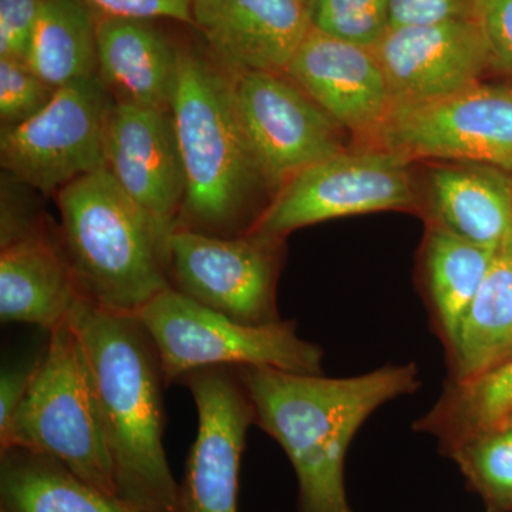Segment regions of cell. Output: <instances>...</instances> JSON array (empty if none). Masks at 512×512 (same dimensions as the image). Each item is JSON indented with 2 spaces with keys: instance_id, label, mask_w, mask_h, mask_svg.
<instances>
[{
  "instance_id": "obj_26",
  "label": "cell",
  "mask_w": 512,
  "mask_h": 512,
  "mask_svg": "<svg viewBox=\"0 0 512 512\" xmlns=\"http://www.w3.org/2000/svg\"><path fill=\"white\" fill-rule=\"evenodd\" d=\"M312 28L369 47L389 29L390 0H309Z\"/></svg>"
},
{
  "instance_id": "obj_15",
  "label": "cell",
  "mask_w": 512,
  "mask_h": 512,
  "mask_svg": "<svg viewBox=\"0 0 512 512\" xmlns=\"http://www.w3.org/2000/svg\"><path fill=\"white\" fill-rule=\"evenodd\" d=\"M340 127L375 140L393 100L372 49L311 29L285 72Z\"/></svg>"
},
{
  "instance_id": "obj_10",
  "label": "cell",
  "mask_w": 512,
  "mask_h": 512,
  "mask_svg": "<svg viewBox=\"0 0 512 512\" xmlns=\"http://www.w3.org/2000/svg\"><path fill=\"white\" fill-rule=\"evenodd\" d=\"M375 140L410 160L481 163L512 174V87L480 82L446 99L393 107Z\"/></svg>"
},
{
  "instance_id": "obj_31",
  "label": "cell",
  "mask_w": 512,
  "mask_h": 512,
  "mask_svg": "<svg viewBox=\"0 0 512 512\" xmlns=\"http://www.w3.org/2000/svg\"><path fill=\"white\" fill-rule=\"evenodd\" d=\"M97 16L174 19L192 25V0H83Z\"/></svg>"
},
{
  "instance_id": "obj_30",
  "label": "cell",
  "mask_w": 512,
  "mask_h": 512,
  "mask_svg": "<svg viewBox=\"0 0 512 512\" xmlns=\"http://www.w3.org/2000/svg\"><path fill=\"white\" fill-rule=\"evenodd\" d=\"M474 0H390L389 29L471 19Z\"/></svg>"
},
{
  "instance_id": "obj_34",
  "label": "cell",
  "mask_w": 512,
  "mask_h": 512,
  "mask_svg": "<svg viewBox=\"0 0 512 512\" xmlns=\"http://www.w3.org/2000/svg\"><path fill=\"white\" fill-rule=\"evenodd\" d=\"M508 241L511 242L512 244V225H511V229H510V234H508V237H507Z\"/></svg>"
},
{
  "instance_id": "obj_6",
  "label": "cell",
  "mask_w": 512,
  "mask_h": 512,
  "mask_svg": "<svg viewBox=\"0 0 512 512\" xmlns=\"http://www.w3.org/2000/svg\"><path fill=\"white\" fill-rule=\"evenodd\" d=\"M136 316L156 345L167 386L205 367L322 373V349L299 338L293 322L247 325L192 301L174 288L165 289Z\"/></svg>"
},
{
  "instance_id": "obj_12",
  "label": "cell",
  "mask_w": 512,
  "mask_h": 512,
  "mask_svg": "<svg viewBox=\"0 0 512 512\" xmlns=\"http://www.w3.org/2000/svg\"><path fill=\"white\" fill-rule=\"evenodd\" d=\"M198 429L178 487L177 512H238L242 453L254 409L238 367H205L185 375Z\"/></svg>"
},
{
  "instance_id": "obj_18",
  "label": "cell",
  "mask_w": 512,
  "mask_h": 512,
  "mask_svg": "<svg viewBox=\"0 0 512 512\" xmlns=\"http://www.w3.org/2000/svg\"><path fill=\"white\" fill-rule=\"evenodd\" d=\"M97 76L117 104L171 110L178 47L151 20L97 18Z\"/></svg>"
},
{
  "instance_id": "obj_13",
  "label": "cell",
  "mask_w": 512,
  "mask_h": 512,
  "mask_svg": "<svg viewBox=\"0 0 512 512\" xmlns=\"http://www.w3.org/2000/svg\"><path fill=\"white\" fill-rule=\"evenodd\" d=\"M372 52L386 77L393 107L454 96L480 83L490 67L474 18L387 29Z\"/></svg>"
},
{
  "instance_id": "obj_17",
  "label": "cell",
  "mask_w": 512,
  "mask_h": 512,
  "mask_svg": "<svg viewBox=\"0 0 512 512\" xmlns=\"http://www.w3.org/2000/svg\"><path fill=\"white\" fill-rule=\"evenodd\" d=\"M60 235L43 229L0 247V319L49 330L82 299Z\"/></svg>"
},
{
  "instance_id": "obj_25",
  "label": "cell",
  "mask_w": 512,
  "mask_h": 512,
  "mask_svg": "<svg viewBox=\"0 0 512 512\" xmlns=\"http://www.w3.org/2000/svg\"><path fill=\"white\" fill-rule=\"evenodd\" d=\"M490 512L512 511V429L481 431L447 448Z\"/></svg>"
},
{
  "instance_id": "obj_19",
  "label": "cell",
  "mask_w": 512,
  "mask_h": 512,
  "mask_svg": "<svg viewBox=\"0 0 512 512\" xmlns=\"http://www.w3.org/2000/svg\"><path fill=\"white\" fill-rule=\"evenodd\" d=\"M431 204L441 227L500 248L512 225V174L493 165H444L430 175Z\"/></svg>"
},
{
  "instance_id": "obj_2",
  "label": "cell",
  "mask_w": 512,
  "mask_h": 512,
  "mask_svg": "<svg viewBox=\"0 0 512 512\" xmlns=\"http://www.w3.org/2000/svg\"><path fill=\"white\" fill-rule=\"evenodd\" d=\"M254 424L278 441L299 485L301 512H353L345 458L357 430L384 403L420 386L417 366H384L366 375H299L238 367Z\"/></svg>"
},
{
  "instance_id": "obj_27",
  "label": "cell",
  "mask_w": 512,
  "mask_h": 512,
  "mask_svg": "<svg viewBox=\"0 0 512 512\" xmlns=\"http://www.w3.org/2000/svg\"><path fill=\"white\" fill-rule=\"evenodd\" d=\"M26 62L0 57V121L18 126L45 109L56 93Z\"/></svg>"
},
{
  "instance_id": "obj_24",
  "label": "cell",
  "mask_w": 512,
  "mask_h": 512,
  "mask_svg": "<svg viewBox=\"0 0 512 512\" xmlns=\"http://www.w3.org/2000/svg\"><path fill=\"white\" fill-rule=\"evenodd\" d=\"M512 414V355L473 379L451 380L436 406L417 420L416 430L447 448L501 426Z\"/></svg>"
},
{
  "instance_id": "obj_5",
  "label": "cell",
  "mask_w": 512,
  "mask_h": 512,
  "mask_svg": "<svg viewBox=\"0 0 512 512\" xmlns=\"http://www.w3.org/2000/svg\"><path fill=\"white\" fill-rule=\"evenodd\" d=\"M6 448L56 458L86 483L117 498L92 376L69 320L50 332L25 399L0 431V451Z\"/></svg>"
},
{
  "instance_id": "obj_1",
  "label": "cell",
  "mask_w": 512,
  "mask_h": 512,
  "mask_svg": "<svg viewBox=\"0 0 512 512\" xmlns=\"http://www.w3.org/2000/svg\"><path fill=\"white\" fill-rule=\"evenodd\" d=\"M67 320L89 365L117 498L134 512H177L180 484L164 448L167 383L153 339L136 315L84 298Z\"/></svg>"
},
{
  "instance_id": "obj_9",
  "label": "cell",
  "mask_w": 512,
  "mask_h": 512,
  "mask_svg": "<svg viewBox=\"0 0 512 512\" xmlns=\"http://www.w3.org/2000/svg\"><path fill=\"white\" fill-rule=\"evenodd\" d=\"M231 77L239 120L266 187L281 190L305 168L345 151L342 127L286 74Z\"/></svg>"
},
{
  "instance_id": "obj_7",
  "label": "cell",
  "mask_w": 512,
  "mask_h": 512,
  "mask_svg": "<svg viewBox=\"0 0 512 512\" xmlns=\"http://www.w3.org/2000/svg\"><path fill=\"white\" fill-rule=\"evenodd\" d=\"M114 106L116 101L97 74L60 87L32 119L2 127L3 170L45 194L104 170Z\"/></svg>"
},
{
  "instance_id": "obj_20",
  "label": "cell",
  "mask_w": 512,
  "mask_h": 512,
  "mask_svg": "<svg viewBox=\"0 0 512 512\" xmlns=\"http://www.w3.org/2000/svg\"><path fill=\"white\" fill-rule=\"evenodd\" d=\"M0 512H134L73 474L56 458L0 451Z\"/></svg>"
},
{
  "instance_id": "obj_29",
  "label": "cell",
  "mask_w": 512,
  "mask_h": 512,
  "mask_svg": "<svg viewBox=\"0 0 512 512\" xmlns=\"http://www.w3.org/2000/svg\"><path fill=\"white\" fill-rule=\"evenodd\" d=\"M43 0H0V57L28 60Z\"/></svg>"
},
{
  "instance_id": "obj_32",
  "label": "cell",
  "mask_w": 512,
  "mask_h": 512,
  "mask_svg": "<svg viewBox=\"0 0 512 512\" xmlns=\"http://www.w3.org/2000/svg\"><path fill=\"white\" fill-rule=\"evenodd\" d=\"M39 357L30 365L5 370L2 373V377H0V431L8 426L19 404L25 399L33 377H35Z\"/></svg>"
},
{
  "instance_id": "obj_8",
  "label": "cell",
  "mask_w": 512,
  "mask_h": 512,
  "mask_svg": "<svg viewBox=\"0 0 512 512\" xmlns=\"http://www.w3.org/2000/svg\"><path fill=\"white\" fill-rule=\"evenodd\" d=\"M410 158L377 147L336 154L305 168L279 190L247 234L281 241L295 229L416 202Z\"/></svg>"
},
{
  "instance_id": "obj_14",
  "label": "cell",
  "mask_w": 512,
  "mask_h": 512,
  "mask_svg": "<svg viewBox=\"0 0 512 512\" xmlns=\"http://www.w3.org/2000/svg\"><path fill=\"white\" fill-rule=\"evenodd\" d=\"M106 168L167 241L185 200V174L171 110L117 104L111 113Z\"/></svg>"
},
{
  "instance_id": "obj_11",
  "label": "cell",
  "mask_w": 512,
  "mask_h": 512,
  "mask_svg": "<svg viewBox=\"0 0 512 512\" xmlns=\"http://www.w3.org/2000/svg\"><path fill=\"white\" fill-rule=\"evenodd\" d=\"M278 245L254 234L224 238L175 229L170 238L171 288L247 325L279 322Z\"/></svg>"
},
{
  "instance_id": "obj_3",
  "label": "cell",
  "mask_w": 512,
  "mask_h": 512,
  "mask_svg": "<svg viewBox=\"0 0 512 512\" xmlns=\"http://www.w3.org/2000/svg\"><path fill=\"white\" fill-rule=\"evenodd\" d=\"M185 174V200L177 229L239 237L245 227L256 171L235 103L232 77L188 47H178L171 100Z\"/></svg>"
},
{
  "instance_id": "obj_23",
  "label": "cell",
  "mask_w": 512,
  "mask_h": 512,
  "mask_svg": "<svg viewBox=\"0 0 512 512\" xmlns=\"http://www.w3.org/2000/svg\"><path fill=\"white\" fill-rule=\"evenodd\" d=\"M497 249L468 241L439 224L431 229L426 245L427 284L448 348L490 271Z\"/></svg>"
},
{
  "instance_id": "obj_28",
  "label": "cell",
  "mask_w": 512,
  "mask_h": 512,
  "mask_svg": "<svg viewBox=\"0 0 512 512\" xmlns=\"http://www.w3.org/2000/svg\"><path fill=\"white\" fill-rule=\"evenodd\" d=\"M473 18L487 45L490 67L512 74V0H474Z\"/></svg>"
},
{
  "instance_id": "obj_21",
  "label": "cell",
  "mask_w": 512,
  "mask_h": 512,
  "mask_svg": "<svg viewBox=\"0 0 512 512\" xmlns=\"http://www.w3.org/2000/svg\"><path fill=\"white\" fill-rule=\"evenodd\" d=\"M453 379H473L512 355V244L505 239L450 346Z\"/></svg>"
},
{
  "instance_id": "obj_33",
  "label": "cell",
  "mask_w": 512,
  "mask_h": 512,
  "mask_svg": "<svg viewBox=\"0 0 512 512\" xmlns=\"http://www.w3.org/2000/svg\"><path fill=\"white\" fill-rule=\"evenodd\" d=\"M503 426L511 427L512 429V414L510 417H508L507 420L504 421Z\"/></svg>"
},
{
  "instance_id": "obj_4",
  "label": "cell",
  "mask_w": 512,
  "mask_h": 512,
  "mask_svg": "<svg viewBox=\"0 0 512 512\" xmlns=\"http://www.w3.org/2000/svg\"><path fill=\"white\" fill-rule=\"evenodd\" d=\"M57 207L60 241L84 299L137 315L171 288L170 241L107 168L63 187Z\"/></svg>"
},
{
  "instance_id": "obj_16",
  "label": "cell",
  "mask_w": 512,
  "mask_h": 512,
  "mask_svg": "<svg viewBox=\"0 0 512 512\" xmlns=\"http://www.w3.org/2000/svg\"><path fill=\"white\" fill-rule=\"evenodd\" d=\"M192 26L231 76L285 74L312 20L309 0H192Z\"/></svg>"
},
{
  "instance_id": "obj_22",
  "label": "cell",
  "mask_w": 512,
  "mask_h": 512,
  "mask_svg": "<svg viewBox=\"0 0 512 512\" xmlns=\"http://www.w3.org/2000/svg\"><path fill=\"white\" fill-rule=\"evenodd\" d=\"M96 25L83 0H43L26 63L55 89L96 76Z\"/></svg>"
}]
</instances>
